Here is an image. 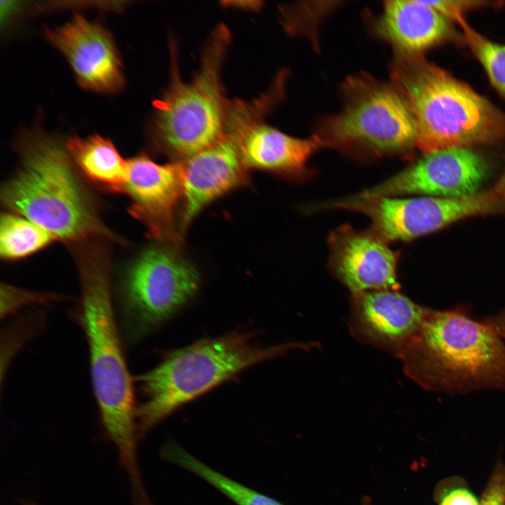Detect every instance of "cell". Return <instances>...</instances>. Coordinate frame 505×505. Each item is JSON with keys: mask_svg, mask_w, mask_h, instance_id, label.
<instances>
[{"mask_svg": "<svg viewBox=\"0 0 505 505\" xmlns=\"http://www.w3.org/2000/svg\"><path fill=\"white\" fill-rule=\"evenodd\" d=\"M247 332L203 339L173 351L157 366L135 377L145 400L136 408L138 437L179 407L243 370L304 347L288 343L264 346Z\"/></svg>", "mask_w": 505, "mask_h": 505, "instance_id": "cell-6", "label": "cell"}, {"mask_svg": "<svg viewBox=\"0 0 505 505\" xmlns=\"http://www.w3.org/2000/svg\"><path fill=\"white\" fill-rule=\"evenodd\" d=\"M461 25L466 43L481 63L493 87L505 98V45L486 39L464 20Z\"/></svg>", "mask_w": 505, "mask_h": 505, "instance_id": "cell-21", "label": "cell"}, {"mask_svg": "<svg viewBox=\"0 0 505 505\" xmlns=\"http://www.w3.org/2000/svg\"><path fill=\"white\" fill-rule=\"evenodd\" d=\"M404 371L426 390L466 393L505 392V344L463 309H428L399 356Z\"/></svg>", "mask_w": 505, "mask_h": 505, "instance_id": "cell-3", "label": "cell"}, {"mask_svg": "<svg viewBox=\"0 0 505 505\" xmlns=\"http://www.w3.org/2000/svg\"><path fill=\"white\" fill-rule=\"evenodd\" d=\"M487 173L485 160L471 148L443 149L425 153L413 164L358 194L464 197L478 193Z\"/></svg>", "mask_w": 505, "mask_h": 505, "instance_id": "cell-10", "label": "cell"}, {"mask_svg": "<svg viewBox=\"0 0 505 505\" xmlns=\"http://www.w3.org/2000/svg\"><path fill=\"white\" fill-rule=\"evenodd\" d=\"M342 90V110L320 125L325 146L365 157H405L417 147L414 119L392 83L362 74L349 78Z\"/></svg>", "mask_w": 505, "mask_h": 505, "instance_id": "cell-7", "label": "cell"}, {"mask_svg": "<svg viewBox=\"0 0 505 505\" xmlns=\"http://www.w3.org/2000/svg\"><path fill=\"white\" fill-rule=\"evenodd\" d=\"M66 147L83 179L111 192H123L127 180L128 159L109 140L98 135L68 138Z\"/></svg>", "mask_w": 505, "mask_h": 505, "instance_id": "cell-18", "label": "cell"}, {"mask_svg": "<svg viewBox=\"0 0 505 505\" xmlns=\"http://www.w3.org/2000/svg\"><path fill=\"white\" fill-rule=\"evenodd\" d=\"M392 84L406 102L422 152L471 148L505 138V114L420 55L397 53Z\"/></svg>", "mask_w": 505, "mask_h": 505, "instance_id": "cell-4", "label": "cell"}, {"mask_svg": "<svg viewBox=\"0 0 505 505\" xmlns=\"http://www.w3.org/2000/svg\"><path fill=\"white\" fill-rule=\"evenodd\" d=\"M315 208L363 213L371 220V231L387 243L412 240L465 217L504 211L505 198L494 188L459 198L366 197L357 194L322 203Z\"/></svg>", "mask_w": 505, "mask_h": 505, "instance_id": "cell-9", "label": "cell"}, {"mask_svg": "<svg viewBox=\"0 0 505 505\" xmlns=\"http://www.w3.org/2000/svg\"><path fill=\"white\" fill-rule=\"evenodd\" d=\"M448 20L459 24L464 22V13L469 10L487 6L489 2L480 1H425Z\"/></svg>", "mask_w": 505, "mask_h": 505, "instance_id": "cell-23", "label": "cell"}, {"mask_svg": "<svg viewBox=\"0 0 505 505\" xmlns=\"http://www.w3.org/2000/svg\"><path fill=\"white\" fill-rule=\"evenodd\" d=\"M494 189L503 197L505 198V172L501 177Z\"/></svg>", "mask_w": 505, "mask_h": 505, "instance_id": "cell-27", "label": "cell"}, {"mask_svg": "<svg viewBox=\"0 0 505 505\" xmlns=\"http://www.w3.org/2000/svg\"><path fill=\"white\" fill-rule=\"evenodd\" d=\"M123 193L131 201L129 213L144 225L151 239L182 246L179 215L183 186L179 161L161 164L144 153L128 159Z\"/></svg>", "mask_w": 505, "mask_h": 505, "instance_id": "cell-11", "label": "cell"}, {"mask_svg": "<svg viewBox=\"0 0 505 505\" xmlns=\"http://www.w3.org/2000/svg\"><path fill=\"white\" fill-rule=\"evenodd\" d=\"M162 454L169 462L205 480L237 505H283L211 469L177 443H167L162 449Z\"/></svg>", "mask_w": 505, "mask_h": 505, "instance_id": "cell-19", "label": "cell"}, {"mask_svg": "<svg viewBox=\"0 0 505 505\" xmlns=\"http://www.w3.org/2000/svg\"><path fill=\"white\" fill-rule=\"evenodd\" d=\"M438 505H480V502L469 490L457 487L441 492Z\"/></svg>", "mask_w": 505, "mask_h": 505, "instance_id": "cell-25", "label": "cell"}, {"mask_svg": "<svg viewBox=\"0 0 505 505\" xmlns=\"http://www.w3.org/2000/svg\"><path fill=\"white\" fill-rule=\"evenodd\" d=\"M426 310L395 290L366 291L352 295L349 327L361 342L399 358Z\"/></svg>", "mask_w": 505, "mask_h": 505, "instance_id": "cell-15", "label": "cell"}, {"mask_svg": "<svg viewBox=\"0 0 505 505\" xmlns=\"http://www.w3.org/2000/svg\"><path fill=\"white\" fill-rule=\"evenodd\" d=\"M55 240L44 228L22 215L11 212L1 215L0 254L6 260L25 258Z\"/></svg>", "mask_w": 505, "mask_h": 505, "instance_id": "cell-20", "label": "cell"}, {"mask_svg": "<svg viewBox=\"0 0 505 505\" xmlns=\"http://www.w3.org/2000/svg\"><path fill=\"white\" fill-rule=\"evenodd\" d=\"M18 151L20 166L1 191L7 210L44 228L57 241H119L102 222L65 144L36 130L21 137Z\"/></svg>", "mask_w": 505, "mask_h": 505, "instance_id": "cell-1", "label": "cell"}, {"mask_svg": "<svg viewBox=\"0 0 505 505\" xmlns=\"http://www.w3.org/2000/svg\"><path fill=\"white\" fill-rule=\"evenodd\" d=\"M483 322L501 338H505V309L487 317Z\"/></svg>", "mask_w": 505, "mask_h": 505, "instance_id": "cell-26", "label": "cell"}, {"mask_svg": "<svg viewBox=\"0 0 505 505\" xmlns=\"http://www.w3.org/2000/svg\"><path fill=\"white\" fill-rule=\"evenodd\" d=\"M68 299L67 296L61 294L33 291L2 283L1 285V318L3 320L27 306L46 305Z\"/></svg>", "mask_w": 505, "mask_h": 505, "instance_id": "cell-22", "label": "cell"}, {"mask_svg": "<svg viewBox=\"0 0 505 505\" xmlns=\"http://www.w3.org/2000/svg\"><path fill=\"white\" fill-rule=\"evenodd\" d=\"M264 119L234 114L224 121L223 130L236 140L246 168L290 179L306 175L309 158L325 146L322 140L317 135L306 139L292 137Z\"/></svg>", "mask_w": 505, "mask_h": 505, "instance_id": "cell-14", "label": "cell"}, {"mask_svg": "<svg viewBox=\"0 0 505 505\" xmlns=\"http://www.w3.org/2000/svg\"><path fill=\"white\" fill-rule=\"evenodd\" d=\"M330 264L352 295L371 290H395L398 255L372 231L344 225L329 237Z\"/></svg>", "mask_w": 505, "mask_h": 505, "instance_id": "cell-16", "label": "cell"}, {"mask_svg": "<svg viewBox=\"0 0 505 505\" xmlns=\"http://www.w3.org/2000/svg\"><path fill=\"white\" fill-rule=\"evenodd\" d=\"M179 162L183 186L179 231L184 239L201 211L231 191L248 185L250 177L235 140L223 130L210 147Z\"/></svg>", "mask_w": 505, "mask_h": 505, "instance_id": "cell-13", "label": "cell"}, {"mask_svg": "<svg viewBox=\"0 0 505 505\" xmlns=\"http://www.w3.org/2000/svg\"><path fill=\"white\" fill-rule=\"evenodd\" d=\"M231 38L229 28L217 25L203 47L198 69L184 81L177 48L170 43L169 84L155 101L147 134L153 149L172 161H181L206 149L221 137L227 98L222 71Z\"/></svg>", "mask_w": 505, "mask_h": 505, "instance_id": "cell-5", "label": "cell"}, {"mask_svg": "<svg viewBox=\"0 0 505 505\" xmlns=\"http://www.w3.org/2000/svg\"><path fill=\"white\" fill-rule=\"evenodd\" d=\"M44 34L66 58L81 87L105 94L123 89L120 55L112 35L102 25L77 13L61 26L46 28Z\"/></svg>", "mask_w": 505, "mask_h": 505, "instance_id": "cell-12", "label": "cell"}, {"mask_svg": "<svg viewBox=\"0 0 505 505\" xmlns=\"http://www.w3.org/2000/svg\"><path fill=\"white\" fill-rule=\"evenodd\" d=\"M376 29L397 53L408 55H420L455 36L450 20L425 1H386Z\"/></svg>", "mask_w": 505, "mask_h": 505, "instance_id": "cell-17", "label": "cell"}, {"mask_svg": "<svg viewBox=\"0 0 505 505\" xmlns=\"http://www.w3.org/2000/svg\"><path fill=\"white\" fill-rule=\"evenodd\" d=\"M199 284L198 270L181 247L155 242L145 248L126 269L119 287L126 338L135 341L156 329L191 300Z\"/></svg>", "mask_w": 505, "mask_h": 505, "instance_id": "cell-8", "label": "cell"}, {"mask_svg": "<svg viewBox=\"0 0 505 505\" xmlns=\"http://www.w3.org/2000/svg\"><path fill=\"white\" fill-rule=\"evenodd\" d=\"M361 505H372V499L369 496H364L361 499Z\"/></svg>", "mask_w": 505, "mask_h": 505, "instance_id": "cell-28", "label": "cell"}, {"mask_svg": "<svg viewBox=\"0 0 505 505\" xmlns=\"http://www.w3.org/2000/svg\"><path fill=\"white\" fill-rule=\"evenodd\" d=\"M81 297L77 318L89 351L93 389L103 428L119 459L137 457L138 438L133 378L124 356L105 250L88 247L77 255Z\"/></svg>", "mask_w": 505, "mask_h": 505, "instance_id": "cell-2", "label": "cell"}, {"mask_svg": "<svg viewBox=\"0 0 505 505\" xmlns=\"http://www.w3.org/2000/svg\"><path fill=\"white\" fill-rule=\"evenodd\" d=\"M480 505H505V465L499 464L483 492Z\"/></svg>", "mask_w": 505, "mask_h": 505, "instance_id": "cell-24", "label": "cell"}]
</instances>
